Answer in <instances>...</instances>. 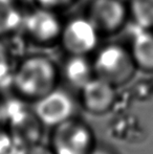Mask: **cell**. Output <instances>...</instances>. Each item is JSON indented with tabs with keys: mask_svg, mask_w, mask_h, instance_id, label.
Here are the masks:
<instances>
[{
	"mask_svg": "<svg viewBox=\"0 0 153 154\" xmlns=\"http://www.w3.org/2000/svg\"><path fill=\"white\" fill-rule=\"evenodd\" d=\"M76 105L68 92L55 88L35 101L34 113L43 126L56 127L74 118Z\"/></svg>",
	"mask_w": 153,
	"mask_h": 154,
	"instance_id": "5b68a950",
	"label": "cell"
},
{
	"mask_svg": "<svg viewBox=\"0 0 153 154\" xmlns=\"http://www.w3.org/2000/svg\"><path fill=\"white\" fill-rule=\"evenodd\" d=\"M88 1H92V0H88Z\"/></svg>",
	"mask_w": 153,
	"mask_h": 154,
	"instance_id": "d6986e66",
	"label": "cell"
},
{
	"mask_svg": "<svg viewBox=\"0 0 153 154\" xmlns=\"http://www.w3.org/2000/svg\"><path fill=\"white\" fill-rule=\"evenodd\" d=\"M100 32L87 16L75 17L63 24L59 41L68 55L88 56L99 45Z\"/></svg>",
	"mask_w": 153,
	"mask_h": 154,
	"instance_id": "277c9868",
	"label": "cell"
},
{
	"mask_svg": "<svg viewBox=\"0 0 153 154\" xmlns=\"http://www.w3.org/2000/svg\"><path fill=\"white\" fill-rule=\"evenodd\" d=\"M23 17L14 0H0V37L8 36L20 29Z\"/></svg>",
	"mask_w": 153,
	"mask_h": 154,
	"instance_id": "8fae6325",
	"label": "cell"
},
{
	"mask_svg": "<svg viewBox=\"0 0 153 154\" xmlns=\"http://www.w3.org/2000/svg\"><path fill=\"white\" fill-rule=\"evenodd\" d=\"M88 154H113V152L106 147H101L96 145Z\"/></svg>",
	"mask_w": 153,
	"mask_h": 154,
	"instance_id": "e0dca14e",
	"label": "cell"
},
{
	"mask_svg": "<svg viewBox=\"0 0 153 154\" xmlns=\"http://www.w3.org/2000/svg\"><path fill=\"white\" fill-rule=\"evenodd\" d=\"M0 121H1V109H0Z\"/></svg>",
	"mask_w": 153,
	"mask_h": 154,
	"instance_id": "ac0fdd59",
	"label": "cell"
},
{
	"mask_svg": "<svg viewBox=\"0 0 153 154\" xmlns=\"http://www.w3.org/2000/svg\"><path fill=\"white\" fill-rule=\"evenodd\" d=\"M68 56L62 70L64 78L69 85L81 89L94 77L92 61L88 60L87 56Z\"/></svg>",
	"mask_w": 153,
	"mask_h": 154,
	"instance_id": "9c48e42d",
	"label": "cell"
},
{
	"mask_svg": "<svg viewBox=\"0 0 153 154\" xmlns=\"http://www.w3.org/2000/svg\"><path fill=\"white\" fill-rule=\"evenodd\" d=\"M131 55L139 69L153 71V29H141L132 39Z\"/></svg>",
	"mask_w": 153,
	"mask_h": 154,
	"instance_id": "30bf717a",
	"label": "cell"
},
{
	"mask_svg": "<svg viewBox=\"0 0 153 154\" xmlns=\"http://www.w3.org/2000/svg\"><path fill=\"white\" fill-rule=\"evenodd\" d=\"M115 86L94 75L81 88V103L87 111L102 114L111 109L116 99Z\"/></svg>",
	"mask_w": 153,
	"mask_h": 154,
	"instance_id": "ba28073f",
	"label": "cell"
},
{
	"mask_svg": "<svg viewBox=\"0 0 153 154\" xmlns=\"http://www.w3.org/2000/svg\"><path fill=\"white\" fill-rule=\"evenodd\" d=\"M75 0H35L38 6L54 11H57L59 8H63L65 6L70 5Z\"/></svg>",
	"mask_w": 153,
	"mask_h": 154,
	"instance_id": "2e32d148",
	"label": "cell"
},
{
	"mask_svg": "<svg viewBox=\"0 0 153 154\" xmlns=\"http://www.w3.org/2000/svg\"><path fill=\"white\" fill-rule=\"evenodd\" d=\"M59 75V69L53 60L43 55H33L15 67L11 83L22 99L35 102L57 88Z\"/></svg>",
	"mask_w": 153,
	"mask_h": 154,
	"instance_id": "6da1fadb",
	"label": "cell"
},
{
	"mask_svg": "<svg viewBox=\"0 0 153 154\" xmlns=\"http://www.w3.org/2000/svg\"><path fill=\"white\" fill-rule=\"evenodd\" d=\"M50 147L55 154H88L96 146L90 127L72 118L53 128Z\"/></svg>",
	"mask_w": 153,
	"mask_h": 154,
	"instance_id": "3957f363",
	"label": "cell"
},
{
	"mask_svg": "<svg viewBox=\"0 0 153 154\" xmlns=\"http://www.w3.org/2000/svg\"><path fill=\"white\" fill-rule=\"evenodd\" d=\"M128 10L139 29H153V0H130Z\"/></svg>",
	"mask_w": 153,
	"mask_h": 154,
	"instance_id": "7c38bea8",
	"label": "cell"
},
{
	"mask_svg": "<svg viewBox=\"0 0 153 154\" xmlns=\"http://www.w3.org/2000/svg\"><path fill=\"white\" fill-rule=\"evenodd\" d=\"M94 75L115 85L127 83L137 69L130 48L118 43L106 44L98 49L92 60Z\"/></svg>",
	"mask_w": 153,
	"mask_h": 154,
	"instance_id": "7a4b0ae2",
	"label": "cell"
},
{
	"mask_svg": "<svg viewBox=\"0 0 153 154\" xmlns=\"http://www.w3.org/2000/svg\"><path fill=\"white\" fill-rule=\"evenodd\" d=\"M63 24L56 11L38 6L23 17L22 27L32 41L38 44H50L60 39Z\"/></svg>",
	"mask_w": 153,
	"mask_h": 154,
	"instance_id": "8992f818",
	"label": "cell"
},
{
	"mask_svg": "<svg viewBox=\"0 0 153 154\" xmlns=\"http://www.w3.org/2000/svg\"><path fill=\"white\" fill-rule=\"evenodd\" d=\"M19 154H55L50 146L41 144L40 142L22 146Z\"/></svg>",
	"mask_w": 153,
	"mask_h": 154,
	"instance_id": "9a60e30c",
	"label": "cell"
},
{
	"mask_svg": "<svg viewBox=\"0 0 153 154\" xmlns=\"http://www.w3.org/2000/svg\"><path fill=\"white\" fill-rule=\"evenodd\" d=\"M21 146L8 129L0 128V154H19Z\"/></svg>",
	"mask_w": 153,
	"mask_h": 154,
	"instance_id": "5bb4252c",
	"label": "cell"
},
{
	"mask_svg": "<svg viewBox=\"0 0 153 154\" xmlns=\"http://www.w3.org/2000/svg\"><path fill=\"white\" fill-rule=\"evenodd\" d=\"M86 16L100 34H113L125 25L129 10L122 0H92Z\"/></svg>",
	"mask_w": 153,
	"mask_h": 154,
	"instance_id": "52a82bcc",
	"label": "cell"
},
{
	"mask_svg": "<svg viewBox=\"0 0 153 154\" xmlns=\"http://www.w3.org/2000/svg\"><path fill=\"white\" fill-rule=\"evenodd\" d=\"M14 68L12 66L8 49L0 41V85L11 81Z\"/></svg>",
	"mask_w": 153,
	"mask_h": 154,
	"instance_id": "4fadbf2b",
	"label": "cell"
}]
</instances>
